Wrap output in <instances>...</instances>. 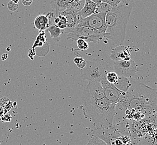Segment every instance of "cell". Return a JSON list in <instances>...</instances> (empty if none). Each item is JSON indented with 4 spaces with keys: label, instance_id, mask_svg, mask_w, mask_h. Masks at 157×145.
<instances>
[{
    "label": "cell",
    "instance_id": "cell-14",
    "mask_svg": "<svg viewBox=\"0 0 157 145\" xmlns=\"http://www.w3.org/2000/svg\"><path fill=\"white\" fill-rule=\"evenodd\" d=\"M34 25L39 31H43L49 27V20L48 15H40L35 19Z\"/></svg>",
    "mask_w": 157,
    "mask_h": 145
},
{
    "label": "cell",
    "instance_id": "cell-30",
    "mask_svg": "<svg viewBox=\"0 0 157 145\" xmlns=\"http://www.w3.org/2000/svg\"><path fill=\"white\" fill-rule=\"evenodd\" d=\"M11 1H13L14 3H17V4L19 3V0H11Z\"/></svg>",
    "mask_w": 157,
    "mask_h": 145
},
{
    "label": "cell",
    "instance_id": "cell-10",
    "mask_svg": "<svg viewBox=\"0 0 157 145\" xmlns=\"http://www.w3.org/2000/svg\"><path fill=\"white\" fill-rule=\"evenodd\" d=\"M129 48L123 45H119L113 49L110 54V58L114 61L131 59Z\"/></svg>",
    "mask_w": 157,
    "mask_h": 145
},
{
    "label": "cell",
    "instance_id": "cell-29",
    "mask_svg": "<svg viewBox=\"0 0 157 145\" xmlns=\"http://www.w3.org/2000/svg\"><path fill=\"white\" fill-rule=\"evenodd\" d=\"M60 19L59 18H58V17H57L55 20H54V22L56 23V25H57V24L59 23V22Z\"/></svg>",
    "mask_w": 157,
    "mask_h": 145
},
{
    "label": "cell",
    "instance_id": "cell-27",
    "mask_svg": "<svg viewBox=\"0 0 157 145\" xmlns=\"http://www.w3.org/2000/svg\"><path fill=\"white\" fill-rule=\"evenodd\" d=\"M92 2H94V3L97 4V5H99L100 4L101 2H102V0H91Z\"/></svg>",
    "mask_w": 157,
    "mask_h": 145
},
{
    "label": "cell",
    "instance_id": "cell-20",
    "mask_svg": "<svg viewBox=\"0 0 157 145\" xmlns=\"http://www.w3.org/2000/svg\"><path fill=\"white\" fill-rule=\"evenodd\" d=\"M74 62L77 65V66L78 67L79 69H83L85 68L86 64H87V61L83 59L81 57H76L74 59Z\"/></svg>",
    "mask_w": 157,
    "mask_h": 145
},
{
    "label": "cell",
    "instance_id": "cell-23",
    "mask_svg": "<svg viewBox=\"0 0 157 145\" xmlns=\"http://www.w3.org/2000/svg\"><path fill=\"white\" fill-rule=\"evenodd\" d=\"M7 7L10 11L13 12L18 9L19 5L17 3H14L12 1H10L7 5Z\"/></svg>",
    "mask_w": 157,
    "mask_h": 145
},
{
    "label": "cell",
    "instance_id": "cell-2",
    "mask_svg": "<svg viewBox=\"0 0 157 145\" xmlns=\"http://www.w3.org/2000/svg\"><path fill=\"white\" fill-rule=\"evenodd\" d=\"M134 5V0L122 1L106 15V31L104 38L111 40L113 44L121 45L125 39L126 29Z\"/></svg>",
    "mask_w": 157,
    "mask_h": 145
},
{
    "label": "cell",
    "instance_id": "cell-19",
    "mask_svg": "<svg viewBox=\"0 0 157 145\" xmlns=\"http://www.w3.org/2000/svg\"><path fill=\"white\" fill-rule=\"evenodd\" d=\"M113 7L111 6L110 5L105 2H101L100 4L98 5L96 13H107Z\"/></svg>",
    "mask_w": 157,
    "mask_h": 145
},
{
    "label": "cell",
    "instance_id": "cell-7",
    "mask_svg": "<svg viewBox=\"0 0 157 145\" xmlns=\"http://www.w3.org/2000/svg\"><path fill=\"white\" fill-rule=\"evenodd\" d=\"M106 14L105 13H95L85 19L79 17L76 26H89L105 34L107 28L105 22Z\"/></svg>",
    "mask_w": 157,
    "mask_h": 145
},
{
    "label": "cell",
    "instance_id": "cell-34",
    "mask_svg": "<svg viewBox=\"0 0 157 145\" xmlns=\"http://www.w3.org/2000/svg\"><path fill=\"white\" fill-rule=\"evenodd\" d=\"M122 1H130V0H122Z\"/></svg>",
    "mask_w": 157,
    "mask_h": 145
},
{
    "label": "cell",
    "instance_id": "cell-15",
    "mask_svg": "<svg viewBox=\"0 0 157 145\" xmlns=\"http://www.w3.org/2000/svg\"><path fill=\"white\" fill-rule=\"evenodd\" d=\"M117 88L123 92H127L132 85V83L129 78L119 76L117 82L114 84Z\"/></svg>",
    "mask_w": 157,
    "mask_h": 145
},
{
    "label": "cell",
    "instance_id": "cell-24",
    "mask_svg": "<svg viewBox=\"0 0 157 145\" xmlns=\"http://www.w3.org/2000/svg\"><path fill=\"white\" fill-rule=\"evenodd\" d=\"M121 1L122 0H102L103 2L108 3L113 7L118 5Z\"/></svg>",
    "mask_w": 157,
    "mask_h": 145
},
{
    "label": "cell",
    "instance_id": "cell-32",
    "mask_svg": "<svg viewBox=\"0 0 157 145\" xmlns=\"http://www.w3.org/2000/svg\"><path fill=\"white\" fill-rule=\"evenodd\" d=\"M156 89V93H157V88L155 89Z\"/></svg>",
    "mask_w": 157,
    "mask_h": 145
},
{
    "label": "cell",
    "instance_id": "cell-13",
    "mask_svg": "<svg viewBox=\"0 0 157 145\" xmlns=\"http://www.w3.org/2000/svg\"><path fill=\"white\" fill-rule=\"evenodd\" d=\"M70 0H51L50 4L56 13H61L70 9Z\"/></svg>",
    "mask_w": 157,
    "mask_h": 145
},
{
    "label": "cell",
    "instance_id": "cell-1",
    "mask_svg": "<svg viewBox=\"0 0 157 145\" xmlns=\"http://www.w3.org/2000/svg\"><path fill=\"white\" fill-rule=\"evenodd\" d=\"M83 112L98 129H113L117 104L109 101L104 92L85 91Z\"/></svg>",
    "mask_w": 157,
    "mask_h": 145
},
{
    "label": "cell",
    "instance_id": "cell-12",
    "mask_svg": "<svg viewBox=\"0 0 157 145\" xmlns=\"http://www.w3.org/2000/svg\"><path fill=\"white\" fill-rule=\"evenodd\" d=\"M98 5L91 0H85L84 6L78 13V15L82 19L87 18L96 13Z\"/></svg>",
    "mask_w": 157,
    "mask_h": 145
},
{
    "label": "cell",
    "instance_id": "cell-8",
    "mask_svg": "<svg viewBox=\"0 0 157 145\" xmlns=\"http://www.w3.org/2000/svg\"><path fill=\"white\" fill-rule=\"evenodd\" d=\"M113 68L118 76L127 78H132L138 71L136 64L132 59L114 61Z\"/></svg>",
    "mask_w": 157,
    "mask_h": 145
},
{
    "label": "cell",
    "instance_id": "cell-21",
    "mask_svg": "<svg viewBox=\"0 0 157 145\" xmlns=\"http://www.w3.org/2000/svg\"><path fill=\"white\" fill-rule=\"evenodd\" d=\"M77 45L79 49L81 50H86L89 47L88 43L81 39H78L77 40Z\"/></svg>",
    "mask_w": 157,
    "mask_h": 145
},
{
    "label": "cell",
    "instance_id": "cell-3",
    "mask_svg": "<svg viewBox=\"0 0 157 145\" xmlns=\"http://www.w3.org/2000/svg\"><path fill=\"white\" fill-rule=\"evenodd\" d=\"M119 104L129 110L144 113L148 112L149 110L155 114L154 112L157 111L156 89L140 82L132 81L131 87Z\"/></svg>",
    "mask_w": 157,
    "mask_h": 145
},
{
    "label": "cell",
    "instance_id": "cell-16",
    "mask_svg": "<svg viewBox=\"0 0 157 145\" xmlns=\"http://www.w3.org/2000/svg\"><path fill=\"white\" fill-rule=\"evenodd\" d=\"M47 30L49 32L52 39H53L55 41L59 40L62 30L59 27H58L57 25L50 26Z\"/></svg>",
    "mask_w": 157,
    "mask_h": 145
},
{
    "label": "cell",
    "instance_id": "cell-5",
    "mask_svg": "<svg viewBox=\"0 0 157 145\" xmlns=\"http://www.w3.org/2000/svg\"><path fill=\"white\" fill-rule=\"evenodd\" d=\"M104 33L89 26H82L69 29L67 36V39L77 40L78 39L87 43H97L104 38Z\"/></svg>",
    "mask_w": 157,
    "mask_h": 145
},
{
    "label": "cell",
    "instance_id": "cell-4",
    "mask_svg": "<svg viewBox=\"0 0 157 145\" xmlns=\"http://www.w3.org/2000/svg\"><path fill=\"white\" fill-rule=\"evenodd\" d=\"M109 71L107 63L102 59L87 61L86 65L81 69V78L83 80L101 83L106 78V74Z\"/></svg>",
    "mask_w": 157,
    "mask_h": 145
},
{
    "label": "cell",
    "instance_id": "cell-11",
    "mask_svg": "<svg viewBox=\"0 0 157 145\" xmlns=\"http://www.w3.org/2000/svg\"><path fill=\"white\" fill-rule=\"evenodd\" d=\"M57 15H61L66 19L67 28L68 29L75 28L77 26L78 20V13L71 9H67L61 13H56Z\"/></svg>",
    "mask_w": 157,
    "mask_h": 145
},
{
    "label": "cell",
    "instance_id": "cell-17",
    "mask_svg": "<svg viewBox=\"0 0 157 145\" xmlns=\"http://www.w3.org/2000/svg\"><path fill=\"white\" fill-rule=\"evenodd\" d=\"M70 9L76 13L82 9L85 3V0H70Z\"/></svg>",
    "mask_w": 157,
    "mask_h": 145
},
{
    "label": "cell",
    "instance_id": "cell-26",
    "mask_svg": "<svg viewBox=\"0 0 157 145\" xmlns=\"http://www.w3.org/2000/svg\"><path fill=\"white\" fill-rule=\"evenodd\" d=\"M7 58H8V54H3L1 56V60H3V61L6 60Z\"/></svg>",
    "mask_w": 157,
    "mask_h": 145
},
{
    "label": "cell",
    "instance_id": "cell-6",
    "mask_svg": "<svg viewBox=\"0 0 157 145\" xmlns=\"http://www.w3.org/2000/svg\"><path fill=\"white\" fill-rule=\"evenodd\" d=\"M93 137L104 141L107 145H126L130 142L129 137L121 135L113 129H98L92 131Z\"/></svg>",
    "mask_w": 157,
    "mask_h": 145
},
{
    "label": "cell",
    "instance_id": "cell-31",
    "mask_svg": "<svg viewBox=\"0 0 157 145\" xmlns=\"http://www.w3.org/2000/svg\"><path fill=\"white\" fill-rule=\"evenodd\" d=\"M7 50L9 51L10 50V47H7L6 49Z\"/></svg>",
    "mask_w": 157,
    "mask_h": 145
},
{
    "label": "cell",
    "instance_id": "cell-9",
    "mask_svg": "<svg viewBox=\"0 0 157 145\" xmlns=\"http://www.w3.org/2000/svg\"><path fill=\"white\" fill-rule=\"evenodd\" d=\"M104 95L109 101L116 104H119L125 96L126 93L120 91L113 84L107 82L106 78L101 82Z\"/></svg>",
    "mask_w": 157,
    "mask_h": 145
},
{
    "label": "cell",
    "instance_id": "cell-33",
    "mask_svg": "<svg viewBox=\"0 0 157 145\" xmlns=\"http://www.w3.org/2000/svg\"><path fill=\"white\" fill-rule=\"evenodd\" d=\"M28 1H32V2H33V0H28Z\"/></svg>",
    "mask_w": 157,
    "mask_h": 145
},
{
    "label": "cell",
    "instance_id": "cell-25",
    "mask_svg": "<svg viewBox=\"0 0 157 145\" xmlns=\"http://www.w3.org/2000/svg\"><path fill=\"white\" fill-rule=\"evenodd\" d=\"M32 1H29L28 0H22V3L25 6H29L30 5H31Z\"/></svg>",
    "mask_w": 157,
    "mask_h": 145
},
{
    "label": "cell",
    "instance_id": "cell-28",
    "mask_svg": "<svg viewBox=\"0 0 157 145\" xmlns=\"http://www.w3.org/2000/svg\"><path fill=\"white\" fill-rule=\"evenodd\" d=\"M4 113V110L2 107H0V117L2 116Z\"/></svg>",
    "mask_w": 157,
    "mask_h": 145
},
{
    "label": "cell",
    "instance_id": "cell-18",
    "mask_svg": "<svg viewBox=\"0 0 157 145\" xmlns=\"http://www.w3.org/2000/svg\"><path fill=\"white\" fill-rule=\"evenodd\" d=\"M119 76L115 72L109 71L106 74V79L107 82L111 84H115L117 82Z\"/></svg>",
    "mask_w": 157,
    "mask_h": 145
},
{
    "label": "cell",
    "instance_id": "cell-22",
    "mask_svg": "<svg viewBox=\"0 0 157 145\" xmlns=\"http://www.w3.org/2000/svg\"><path fill=\"white\" fill-rule=\"evenodd\" d=\"M87 145H107L104 141L96 137H92L88 141Z\"/></svg>",
    "mask_w": 157,
    "mask_h": 145
}]
</instances>
